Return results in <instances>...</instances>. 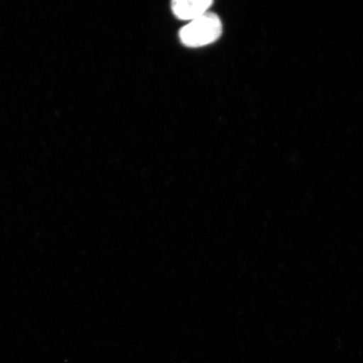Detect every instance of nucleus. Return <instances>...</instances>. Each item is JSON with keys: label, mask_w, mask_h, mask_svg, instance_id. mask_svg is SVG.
I'll return each mask as SVG.
<instances>
[{"label": "nucleus", "mask_w": 363, "mask_h": 363, "mask_svg": "<svg viewBox=\"0 0 363 363\" xmlns=\"http://www.w3.org/2000/svg\"><path fill=\"white\" fill-rule=\"evenodd\" d=\"M211 0H175L172 2V11L179 20L194 21L208 12Z\"/></svg>", "instance_id": "nucleus-2"}, {"label": "nucleus", "mask_w": 363, "mask_h": 363, "mask_svg": "<svg viewBox=\"0 0 363 363\" xmlns=\"http://www.w3.org/2000/svg\"><path fill=\"white\" fill-rule=\"evenodd\" d=\"M221 34L220 18L216 13L207 12L182 28L179 38L187 47L199 48L215 43Z\"/></svg>", "instance_id": "nucleus-1"}]
</instances>
